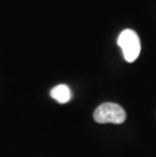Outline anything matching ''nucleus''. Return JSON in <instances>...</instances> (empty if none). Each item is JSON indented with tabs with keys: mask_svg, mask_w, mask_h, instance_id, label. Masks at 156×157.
<instances>
[{
	"mask_svg": "<svg viewBox=\"0 0 156 157\" xmlns=\"http://www.w3.org/2000/svg\"><path fill=\"white\" fill-rule=\"evenodd\" d=\"M118 45L123 51V55L127 62H135L140 55L141 43L137 33L133 29H124L118 38Z\"/></svg>",
	"mask_w": 156,
	"mask_h": 157,
	"instance_id": "f257e3e1",
	"label": "nucleus"
},
{
	"mask_svg": "<svg viewBox=\"0 0 156 157\" xmlns=\"http://www.w3.org/2000/svg\"><path fill=\"white\" fill-rule=\"evenodd\" d=\"M127 115L125 109L114 102H105L95 109L93 119L98 124H123L126 121Z\"/></svg>",
	"mask_w": 156,
	"mask_h": 157,
	"instance_id": "f03ea898",
	"label": "nucleus"
},
{
	"mask_svg": "<svg viewBox=\"0 0 156 157\" xmlns=\"http://www.w3.org/2000/svg\"><path fill=\"white\" fill-rule=\"evenodd\" d=\"M51 96L54 99H56L58 102L65 103L70 101L71 92L67 85L60 84V85L55 86V87L51 90Z\"/></svg>",
	"mask_w": 156,
	"mask_h": 157,
	"instance_id": "7ed1b4c3",
	"label": "nucleus"
}]
</instances>
